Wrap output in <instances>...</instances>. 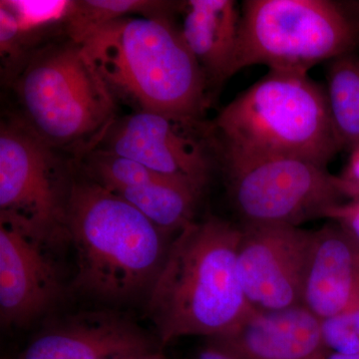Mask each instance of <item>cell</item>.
<instances>
[{"mask_svg": "<svg viewBox=\"0 0 359 359\" xmlns=\"http://www.w3.org/2000/svg\"><path fill=\"white\" fill-rule=\"evenodd\" d=\"M241 238L242 228L212 216L172 240L146 308L163 346L185 337L226 339L256 313L238 276Z\"/></svg>", "mask_w": 359, "mask_h": 359, "instance_id": "obj_1", "label": "cell"}, {"mask_svg": "<svg viewBox=\"0 0 359 359\" xmlns=\"http://www.w3.org/2000/svg\"><path fill=\"white\" fill-rule=\"evenodd\" d=\"M65 231L76 252L73 290L109 304L148 297L173 235L87 176L73 177Z\"/></svg>", "mask_w": 359, "mask_h": 359, "instance_id": "obj_2", "label": "cell"}, {"mask_svg": "<svg viewBox=\"0 0 359 359\" xmlns=\"http://www.w3.org/2000/svg\"><path fill=\"white\" fill-rule=\"evenodd\" d=\"M113 94L140 111L204 125L211 97L202 69L169 16H127L77 42Z\"/></svg>", "mask_w": 359, "mask_h": 359, "instance_id": "obj_3", "label": "cell"}, {"mask_svg": "<svg viewBox=\"0 0 359 359\" xmlns=\"http://www.w3.org/2000/svg\"><path fill=\"white\" fill-rule=\"evenodd\" d=\"M210 137L222 167L269 158L327 167L342 150L327 91L306 73L269 70L219 113Z\"/></svg>", "mask_w": 359, "mask_h": 359, "instance_id": "obj_4", "label": "cell"}, {"mask_svg": "<svg viewBox=\"0 0 359 359\" xmlns=\"http://www.w3.org/2000/svg\"><path fill=\"white\" fill-rule=\"evenodd\" d=\"M20 119L51 147H70L108 131L114 94L83 47L69 40L34 54L16 81Z\"/></svg>", "mask_w": 359, "mask_h": 359, "instance_id": "obj_5", "label": "cell"}, {"mask_svg": "<svg viewBox=\"0 0 359 359\" xmlns=\"http://www.w3.org/2000/svg\"><path fill=\"white\" fill-rule=\"evenodd\" d=\"M359 28L337 1L245 0L233 76L252 65L306 73L314 65L356 48Z\"/></svg>", "mask_w": 359, "mask_h": 359, "instance_id": "obj_6", "label": "cell"}, {"mask_svg": "<svg viewBox=\"0 0 359 359\" xmlns=\"http://www.w3.org/2000/svg\"><path fill=\"white\" fill-rule=\"evenodd\" d=\"M226 189L244 224L299 226L349 201L359 186L327 167L297 158H269L223 166Z\"/></svg>", "mask_w": 359, "mask_h": 359, "instance_id": "obj_7", "label": "cell"}, {"mask_svg": "<svg viewBox=\"0 0 359 359\" xmlns=\"http://www.w3.org/2000/svg\"><path fill=\"white\" fill-rule=\"evenodd\" d=\"M73 177L55 149L20 118L0 128V224L47 245L66 237Z\"/></svg>", "mask_w": 359, "mask_h": 359, "instance_id": "obj_8", "label": "cell"}, {"mask_svg": "<svg viewBox=\"0 0 359 359\" xmlns=\"http://www.w3.org/2000/svg\"><path fill=\"white\" fill-rule=\"evenodd\" d=\"M314 231L289 224H244L238 271L250 306L261 313L302 306Z\"/></svg>", "mask_w": 359, "mask_h": 359, "instance_id": "obj_9", "label": "cell"}, {"mask_svg": "<svg viewBox=\"0 0 359 359\" xmlns=\"http://www.w3.org/2000/svg\"><path fill=\"white\" fill-rule=\"evenodd\" d=\"M108 131L107 146L103 150L204 190L215 157L209 125L139 111Z\"/></svg>", "mask_w": 359, "mask_h": 359, "instance_id": "obj_10", "label": "cell"}, {"mask_svg": "<svg viewBox=\"0 0 359 359\" xmlns=\"http://www.w3.org/2000/svg\"><path fill=\"white\" fill-rule=\"evenodd\" d=\"M85 176L136 208L168 233H179L194 222L202 189L185 180L157 173L109 151H96Z\"/></svg>", "mask_w": 359, "mask_h": 359, "instance_id": "obj_11", "label": "cell"}, {"mask_svg": "<svg viewBox=\"0 0 359 359\" xmlns=\"http://www.w3.org/2000/svg\"><path fill=\"white\" fill-rule=\"evenodd\" d=\"M44 247L13 226L0 224L2 327H27L60 297V276Z\"/></svg>", "mask_w": 359, "mask_h": 359, "instance_id": "obj_12", "label": "cell"}, {"mask_svg": "<svg viewBox=\"0 0 359 359\" xmlns=\"http://www.w3.org/2000/svg\"><path fill=\"white\" fill-rule=\"evenodd\" d=\"M154 351L147 334L128 318L92 311L39 335L13 359H112Z\"/></svg>", "mask_w": 359, "mask_h": 359, "instance_id": "obj_13", "label": "cell"}, {"mask_svg": "<svg viewBox=\"0 0 359 359\" xmlns=\"http://www.w3.org/2000/svg\"><path fill=\"white\" fill-rule=\"evenodd\" d=\"M358 302L359 243L337 224L314 231L302 306L323 320Z\"/></svg>", "mask_w": 359, "mask_h": 359, "instance_id": "obj_14", "label": "cell"}, {"mask_svg": "<svg viewBox=\"0 0 359 359\" xmlns=\"http://www.w3.org/2000/svg\"><path fill=\"white\" fill-rule=\"evenodd\" d=\"M242 359H327L320 318L304 306L256 311L235 334L216 339Z\"/></svg>", "mask_w": 359, "mask_h": 359, "instance_id": "obj_15", "label": "cell"}, {"mask_svg": "<svg viewBox=\"0 0 359 359\" xmlns=\"http://www.w3.org/2000/svg\"><path fill=\"white\" fill-rule=\"evenodd\" d=\"M181 32L204 73L210 97L233 77L241 8L235 0H189L182 4Z\"/></svg>", "mask_w": 359, "mask_h": 359, "instance_id": "obj_16", "label": "cell"}, {"mask_svg": "<svg viewBox=\"0 0 359 359\" xmlns=\"http://www.w3.org/2000/svg\"><path fill=\"white\" fill-rule=\"evenodd\" d=\"M327 95L330 117L341 149L359 145V54L346 52L330 61Z\"/></svg>", "mask_w": 359, "mask_h": 359, "instance_id": "obj_17", "label": "cell"}, {"mask_svg": "<svg viewBox=\"0 0 359 359\" xmlns=\"http://www.w3.org/2000/svg\"><path fill=\"white\" fill-rule=\"evenodd\" d=\"M171 2L147 0H85L73 1L69 15L66 18L68 36L78 42L94 28L139 14L140 16H164L171 13Z\"/></svg>", "mask_w": 359, "mask_h": 359, "instance_id": "obj_18", "label": "cell"}, {"mask_svg": "<svg viewBox=\"0 0 359 359\" xmlns=\"http://www.w3.org/2000/svg\"><path fill=\"white\" fill-rule=\"evenodd\" d=\"M13 13L23 36L27 33L66 20L72 8L73 1L66 0H2Z\"/></svg>", "mask_w": 359, "mask_h": 359, "instance_id": "obj_19", "label": "cell"}, {"mask_svg": "<svg viewBox=\"0 0 359 359\" xmlns=\"http://www.w3.org/2000/svg\"><path fill=\"white\" fill-rule=\"evenodd\" d=\"M320 334L330 353L358 355L359 334L347 313L320 320Z\"/></svg>", "mask_w": 359, "mask_h": 359, "instance_id": "obj_20", "label": "cell"}, {"mask_svg": "<svg viewBox=\"0 0 359 359\" xmlns=\"http://www.w3.org/2000/svg\"><path fill=\"white\" fill-rule=\"evenodd\" d=\"M22 36L13 13L0 4V51L2 60L13 63L14 59L20 56Z\"/></svg>", "mask_w": 359, "mask_h": 359, "instance_id": "obj_21", "label": "cell"}, {"mask_svg": "<svg viewBox=\"0 0 359 359\" xmlns=\"http://www.w3.org/2000/svg\"><path fill=\"white\" fill-rule=\"evenodd\" d=\"M325 218L339 224L359 243V200L337 205L327 212Z\"/></svg>", "mask_w": 359, "mask_h": 359, "instance_id": "obj_22", "label": "cell"}, {"mask_svg": "<svg viewBox=\"0 0 359 359\" xmlns=\"http://www.w3.org/2000/svg\"><path fill=\"white\" fill-rule=\"evenodd\" d=\"M200 351L196 359H242L228 346L216 339Z\"/></svg>", "mask_w": 359, "mask_h": 359, "instance_id": "obj_23", "label": "cell"}, {"mask_svg": "<svg viewBox=\"0 0 359 359\" xmlns=\"http://www.w3.org/2000/svg\"><path fill=\"white\" fill-rule=\"evenodd\" d=\"M344 177L359 186V145L351 150V159Z\"/></svg>", "mask_w": 359, "mask_h": 359, "instance_id": "obj_24", "label": "cell"}, {"mask_svg": "<svg viewBox=\"0 0 359 359\" xmlns=\"http://www.w3.org/2000/svg\"><path fill=\"white\" fill-rule=\"evenodd\" d=\"M340 8L346 14L354 25L359 28V0H348V1H337Z\"/></svg>", "mask_w": 359, "mask_h": 359, "instance_id": "obj_25", "label": "cell"}, {"mask_svg": "<svg viewBox=\"0 0 359 359\" xmlns=\"http://www.w3.org/2000/svg\"><path fill=\"white\" fill-rule=\"evenodd\" d=\"M112 359H166L160 351H154L150 353L133 354V355L121 356Z\"/></svg>", "mask_w": 359, "mask_h": 359, "instance_id": "obj_26", "label": "cell"}, {"mask_svg": "<svg viewBox=\"0 0 359 359\" xmlns=\"http://www.w3.org/2000/svg\"><path fill=\"white\" fill-rule=\"evenodd\" d=\"M347 316H348L349 320L351 321V325H353L354 330L359 334V302L358 304H354L353 308L347 311Z\"/></svg>", "mask_w": 359, "mask_h": 359, "instance_id": "obj_27", "label": "cell"}, {"mask_svg": "<svg viewBox=\"0 0 359 359\" xmlns=\"http://www.w3.org/2000/svg\"><path fill=\"white\" fill-rule=\"evenodd\" d=\"M353 359H359V354H358V355L354 356Z\"/></svg>", "mask_w": 359, "mask_h": 359, "instance_id": "obj_28", "label": "cell"}]
</instances>
